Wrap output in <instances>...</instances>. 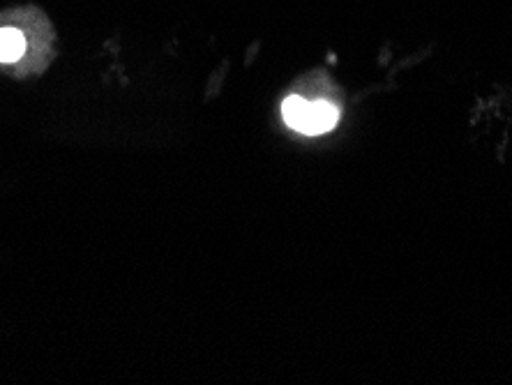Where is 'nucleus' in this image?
Instances as JSON below:
<instances>
[{
    "mask_svg": "<svg viewBox=\"0 0 512 385\" xmlns=\"http://www.w3.org/2000/svg\"><path fill=\"white\" fill-rule=\"evenodd\" d=\"M26 51V40L17 28H0V63H17Z\"/></svg>",
    "mask_w": 512,
    "mask_h": 385,
    "instance_id": "3",
    "label": "nucleus"
},
{
    "mask_svg": "<svg viewBox=\"0 0 512 385\" xmlns=\"http://www.w3.org/2000/svg\"><path fill=\"white\" fill-rule=\"evenodd\" d=\"M310 113L312 104L303 100V97H289V100L282 104L284 123L300 134H310Z\"/></svg>",
    "mask_w": 512,
    "mask_h": 385,
    "instance_id": "1",
    "label": "nucleus"
},
{
    "mask_svg": "<svg viewBox=\"0 0 512 385\" xmlns=\"http://www.w3.org/2000/svg\"><path fill=\"white\" fill-rule=\"evenodd\" d=\"M337 120H340V111H337L335 104L314 102L310 113V134L316 137V134L330 132L337 125Z\"/></svg>",
    "mask_w": 512,
    "mask_h": 385,
    "instance_id": "2",
    "label": "nucleus"
}]
</instances>
